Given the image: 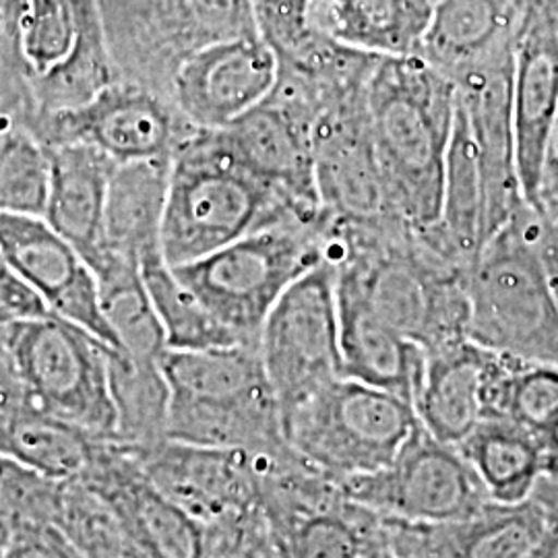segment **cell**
Here are the masks:
<instances>
[{
    "label": "cell",
    "instance_id": "1",
    "mask_svg": "<svg viewBox=\"0 0 558 558\" xmlns=\"http://www.w3.org/2000/svg\"><path fill=\"white\" fill-rule=\"evenodd\" d=\"M366 114L393 220L439 221L458 117V87L418 54H383L366 87Z\"/></svg>",
    "mask_w": 558,
    "mask_h": 558
},
{
    "label": "cell",
    "instance_id": "2",
    "mask_svg": "<svg viewBox=\"0 0 558 558\" xmlns=\"http://www.w3.org/2000/svg\"><path fill=\"white\" fill-rule=\"evenodd\" d=\"M323 216L253 170L221 129H195L170 160L161 253L179 267L260 230Z\"/></svg>",
    "mask_w": 558,
    "mask_h": 558
},
{
    "label": "cell",
    "instance_id": "3",
    "mask_svg": "<svg viewBox=\"0 0 558 558\" xmlns=\"http://www.w3.org/2000/svg\"><path fill=\"white\" fill-rule=\"evenodd\" d=\"M160 366L170 391L166 439L248 453L290 449L259 345L166 350Z\"/></svg>",
    "mask_w": 558,
    "mask_h": 558
},
{
    "label": "cell",
    "instance_id": "4",
    "mask_svg": "<svg viewBox=\"0 0 558 558\" xmlns=\"http://www.w3.org/2000/svg\"><path fill=\"white\" fill-rule=\"evenodd\" d=\"M470 339L502 356L558 366V302L525 205L480 251L468 276Z\"/></svg>",
    "mask_w": 558,
    "mask_h": 558
},
{
    "label": "cell",
    "instance_id": "5",
    "mask_svg": "<svg viewBox=\"0 0 558 558\" xmlns=\"http://www.w3.org/2000/svg\"><path fill=\"white\" fill-rule=\"evenodd\" d=\"M0 356L27 408L114 440L112 348L101 339L57 315L9 320L0 325Z\"/></svg>",
    "mask_w": 558,
    "mask_h": 558
},
{
    "label": "cell",
    "instance_id": "6",
    "mask_svg": "<svg viewBox=\"0 0 558 558\" xmlns=\"http://www.w3.org/2000/svg\"><path fill=\"white\" fill-rule=\"evenodd\" d=\"M327 259V216L288 221L172 267L205 308L244 343L260 329L286 290Z\"/></svg>",
    "mask_w": 558,
    "mask_h": 558
},
{
    "label": "cell",
    "instance_id": "7",
    "mask_svg": "<svg viewBox=\"0 0 558 558\" xmlns=\"http://www.w3.org/2000/svg\"><path fill=\"white\" fill-rule=\"evenodd\" d=\"M418 426L410 401L343 377L292 410L283 435L300 458L341 484L389 465Z\"/></svg>",
    "mask_w": 558,
    "mask_h": 558
},
{
    "label": "cell",
    "instance_id": "8",
    "mask_svg": "<svg viewBox=\"0 0 558 558\" xmlns=\"http://www.w3.org/2000/svg\"><path fill=\"white\" fill-rule=\"evenodd\" d=\"M100 7L117 77L168 100L180 64L203 46L259 34L251 0H100Z\"/></svg>",
    "mask_w": 558,
    "mask_h": 558
},
{
    "label": "cell",
    "instance_id": "9",
    "mask_svg": "<svg viewBox=\"0 0 558 558\" xmlns=\"http://www.w3.org/2000/svg\"><path fill=\"white\" fill-rule=\"evenodd\" d=\"M259 352L281 422L300 403L343 379L338 274L329 260L296 279L278 300L260 329Z\"/></svg>",
    "mask_w": 558,
    "mask_h": 558
},
{
    "label": "cell",
    "instance_id": "10",
    "mask_svg": "<svg viewBox=\"0 0 558 558\" xmlns=\"http://www.w3.org/2000/svg\"><path fill=\"white\" fill-rule=\"evenodd\" d=\"M341 488L383 518L420 523L461 521L490 502L458 447L433 437L422 422L389 465L343 480Z\"/></svg>",
    "mask_w": 558,
    "mask_h": 558
},
{
    "label": "cell",
    "instance_id": "11",
    "mask_svg": "<svg viewBox=\"0 0 558 558\" xmlns=\"http://www.w3.org/2000/svg\"><path fill=\"white\" fill-rule=\"evenodd\" d=\"M122 447L161 495L205 530H230L265 518L255 453L172 439Z\"/></svg>",
    "mask_w": 558,
    "mask_h": 558
},
{
    "label": "cell",
    "instance_id": "12",
    "mask_svg": "<svg viewBox=\"0 0 558 558\" xmlns=\"http://www.w3.org/2000/svg\"><path fill=\"white\" fill-rule=\"evenodd\" d=\"M32 129L46 147L83 143L117 163L170 160L195 131L166 96L120 80L75 108L36 117Z\"/></svg>",
    "mask_w": 558,
    "mask_h": 558
},
{
    "label": "cell",
    "instance_id": "13",
    "mask_svg": "<svg viewBox=\"0 0 558 558\" xmlns=\"http://www.w3.org/2000/svg\"><path fill=\"white\" fill-rule=\"evenodd\" d=\"M278 80V57L260 34L203 46L180 64L170 100L195 129H223L265 100Z\"/></svg>",
    "mask_w": 558,
    "mask_h": 558
},
{
    "label": "cell",
    "instance_id": "14",
    "mask_svg": "<svg viewBox=\"0 0 558 558\" xmlns=\"http://www.w3.org/2000/svg\"><path fill=\"white\" fill-rule=\"evenodd\" d=\"M0 244L48 311L94 333L122 352L119 338L104 315L100 286L80 251L38 216L0 214Z\"/></svg>",
    "mask_w": 558,
    "mask_h": 558
},
{
    "label": "cell",
    "instance_id": "15",
    "mask_svg": "<svg viewBox=\"0 0 558 558\" xmlns=\"http://www.w3.org/2000/svg\"><path fill=\"white\" fill-rule=\"evenodd\" d=\"M513 64L515 52L453 81L478 158L486 240L527 205L518 172Z\"/></svg>",
    "mask_w": 558,
    "mask_h": 558
},
{
    "label": "cell",
    "instance_id": "16",
    "mask_svg": "<svg viewBox=\"0 0 558 558\" xmlns=\"http://www.w3.org/2000/svg\"><path fill=\"white\" fill-rule=\"evenodd\" d=\"M558 117V0H523L513 64V122L523 197L538 207L546 145Z\"/></svg>",
    "mask_w": 558,
    "mask_h": 558
},
{
    "label": "cell",
    "instance_id": "17",
    "mask_svg": "<svg viewBox=\"0 0 558 558\" xmlns=\"http://www.w3.org/2000/svg\"><path fill=\"white\" fill-rule=\"evenodd\" d=\"M315 180L327 220L338 223L393 220L371 137L366 92L319 120L315 129Z\"/></svg>",
    "mask_w": 558,
    "mask_h": 558
},
{
    "label": "cell",
    "instance_id": "18",
    "mask_svg": "<svg viewBox=\"0 0 558 558\" xmlns=\"http://www.w3.org/2000/svg\"><path fill=\"white\" fill-rule=\"evenodd\" d=\"M81 480L117 509L151 557L211 558L209 532L166 499L119 442L100 440Z\"/></svg>",
    "mask_w": 558,
    "mask_h": 558
},
{
    "label": "cell",
    "instance_id": "19",
    "mask_svg": "<svg viewBox=\"0 0 558 558\" xmlns=\"http://www.w3.org/2000/svg\"><path fill=\"white\" fill-rule=\"evenodd\" d=\"M523 0H435L418 54L456 81L515 52Z\"/></svg>",
    "mask_w": 558,
    "mask_h": 558
},
{
    "label": "cell",
    "instance_id": "20",
    "mask_svg": "<svg viewBox=\"0 0 558 558\" xmlns=\"http://www.w3.org/2000/svg\"><path fill=\"white\" fill-rule=\"evenodd\" d=\"M338 313L343 377L391 391L414 405L424 379L426 352L339 279Z\"/></svg>",
    "mask_w": 558,
    "mask_h": 558
},
{
    "label": "cell",
    "instance_id": "21",
    "mask_svg": "<svg viewBox=\"0 0 558 558\" xmlns=\"http://www.w3.org/2000/svg\"><path fill=\"white\" fill-rule=\"evenodd\" d=\"M497 360L472 339L426 354L414 410L433 437L458 447L478 426Z\"/></svg>",
    "mask_w": 558,
    "mask_h": 558
},
{
    "label": "cell",
    "instance_id": "22",
    "mask_svg": "<svg viewBox=\"0 0 558 558\" xmlns=\"http://www.w3.org/2000/svg\"><path fill=\"white\" fill-rule=\"evenodd\" d=\"M221 133L253 170L302 205L323 211L315 180V131L308 122L265 98Z\"/></svg>",
    "mask_w": 558,
    "mask_h": 558
},
{
    "label": "cell",
    "instance_id": "23",
    "mask_svg": "<svg viewBox=\"0 0 558 558\" xmlns=\"http://www.w3.org/2000/svg\"><path fill=\"white\" fill-rule=\"evenodd\" d=\"M50 195L44 211L94 269L104 257V207L117 161L83 143L50 145Z\"/></svg>",
    "mask_w": 558,
    "mask_h": 558
},
{
    "label": "cell",
    "instance_id": "24",
    "mask_svg": "<svg viewBox=\"0 0 558 558\" xmlns=\"http://www.w3.org/2000/svg\"><path fill=\"white\" fill-rule=\"evenodd\" d=\"M170 160L126 161L114 166L104 207V257L114 255L141 267L143 260L163 255L161 220Z\"/></svg>",
    "mask_w": 558,
    "mask_h": 558
},
{
    "label": "cell",
    "instance_id": "25",
    "mask_svg": "<svg viewBox=\"0 0 558 558\" xmlns=\"http://www.w3.org/2000/svg\"><path fill=\"white\" fill-rule=\"evenodd\" d=\"M474 468L488 499L518 505L530 499L544 478H557L546 449L511 420L482 418L458 445Z\"/></svg>",
    "mask_w": 558,
    "mask_h": 558
},
{
    "label": "cell",
    "instance_id": "26",
    "mask_svg": "<svg viewBox=\"0 0 558 558\" xmlns=\"http://www.w3.org/2000/svg\"><path fill=\"white\" fill-rule=\"evenodd\" d=\"M442 257L472 269L486 244L484 189L480 179L478 158L465 117L459 108L456 131L445 166L439 221L420 230Z\"/></svg>",
    "mask_w": 558,
    "mask_h": 558
},
{
    "label": "cell",
    "instance_id": "27",
    "mask_svg": "<svg viewBox=\"0 0 558 558\" xmlns=\"http://www.w3.org/2000/svg\"><path fill=\"white\" fill-rule=\"evenodd\" d=\"M435 0H315L313 25L375 54H414Z\"/></svg>",
    "mask_w": 558,
    "mask_h": 558
},
{
    "label": "cell",
    "instance_id": "28",
    "mask_svg": "<svg viewBox=\"0 0 558 558\" xmlns=\"http://www.w3.org/2000/svg\"><path fill=\"white\" fill-rule=\"evenodd\" d=\"M98 445L89 433L27 405L0 418V456L57 482L85 476Z\"/></svg>",
    "mask_w": 558,
    "mask_h": 558
},
{
    "label": "cell",
    "instance_id": "29",
    "mask_svg": "<svg viewBox=\"0 0 558 558\" xmlns=\"http://www.w3.org/2000/svg\"><path fill=\"white\" fill-rule=\"evenodd\" d=\"M511 420L546 449L558 478V366L499 354L484 418Z\"/></svg>",
    "mask_w": 558,
    "mask_h": 558
},
{
    "label": "cell",
    "instance_id": "30",
    "mask_svg": "<svg viewBox=\"0 0 558 558\" xmlns=\"http://www.w3.org/2000/svg\"><path fill=\"white\" fill-rule=\"evenodd\" d=\"M141 276L160 319L168 350L248 345L205 308V304L180 281L163 255L143 260Z\"/></svg>",
    "mask_w": 558,
    "mask_h": 558
},
{
    "label": "cell",
    "instance_id": "31",
    "mask_svg": "<svg viewBox=\"0 0 558 558\" xmlns=\"http://www.w3.org/2000/svg\"><path fill=\"white\" fill-rule=\"evenodd\" d=\"M50 151L21 112L0 106V214L44 218Z\"/></svg>",
    "mask_w": 558,
    "mask_h": 558
},
{
    "label": "cell",
    "instance_id": "32",
    "mask_svg": "<svg viewBox=\"0 0 558 558\" xmlns=\"http://www.w3.org/2000/svg\"><path fill=\"white\" fill-rule=\"evenodd\" d=\"M15 50L32 94L77 59L80 23L66 0H23L15 25Z\"/></svg>",
    "mask_w": 558,
    "mask_h": 558
},
{
    "label": "cell",
    "instance_id": "33",
    "mask_svg": "<svg viewBox=\"0 0 558 558\" xmlns=\"http://www.w3.org/2000/svg\"><path fill=\"white\" fill-rule=\"evenodd\" d=\"M112 396L117 405V437L112 442L141 447L166 439L170 391L160 360H140L112 350Z\"/></svg>",
    "mask_w": 558,
    "mask_h": 558
},
{
    "label": "cell",
    "instance_id": "34",
    "mask_svg": "<svg viewBox=\"0 0 558 558\" xmlns=\"http://www.w3.org/2000/svg\"><path fill=\"white\" fill-rule=\"evenodd\" d=\"M54 527L83 558H154L117 509L81 478L62 482Z\"/></svg>",
    "mask_w": 558,
    "mask_h": 558
},
{
    "label": "cell",
    "instance_id": "35",
    "mask_svg": "<svg viewBox=\"0 0 558 558\" xmlns=\"http://www.w3.org/2000/svg\"><path fill=\"white\" fill-rule=\"evenodd\" d=\"M263 40L274 52H283L306 38L313 25L315 0H251Z\"/></svg>",
    "mask_w": 558,
    "mask_h": 558
},
{
    "label": "cell",
    "instance_id": "36",
    "mask_svg": "<svg viewBox=\"0 0 558 558\" xmlns=\"http://www.w3.org/2000/svg\"><path fill=\"white\" fill-rule=\"evenodd\" d=\"M0 313L4 320L34 319L52 315L36 290L21 278L0 244Z\"/></svg>",
    "mask_w": 558,
    "mask_h": 558
},
{
    "label": "cell",
    "instance_id": "37",
    "mask_svg": "<svg viewBox=\"0 0 558 558\" xmlns=\"http://www.w3.org/2000/svg\"><path fill=\"white\" fill-rule=\"evenodd\" d=\"M4 558H83L57 527L15 532L7 539Z\"/></svg>",
    "mask_w": 558,
    "mask_h": 558
},
{
    "label": "cell",
    "instance_id": "38",
    "mask_svg": "<svg viewBox=\"0 0 558 558\" xmlns=\"http://www.w3.org/2000/svg\"><path fill=\"white\" fill-rule=\"evenodd\" d=\"M536 216L539 253L558 302V195L539 201Z\"/></svg>",
    "mask_w": 558,
    "mask_h": 558
},
{
    "label": "cell",
    "instance_id": "39",
    "mask_svg": "<svg viewBox=\"0 0 558 558\" xmlns=\"http://www.w3.org/2000/svg\"><path fill=\"white\" fill-rule=\"evenodd\" d=\"M553 195H558V117L555 120L548 145H546L544 168H542V184H539V201L553 197Z\"/></svg>",
    "mask_w": 558,
    "mask_h": 558
},
{
    "label": "cell",
    "instance_id": "40",
    "mask_svg": "<svg viewBox=\"0 0 558 558\" xmlns=\"http://www.w3.org/2000/svg\"><path fill=\"white\" fill-rule=\"evenodd\" d=\"M265 558H288L286 557V553L281 550V546L278 544V539H276V536H274V546L269 548V553L265 555Z\"/></svg>",
    "mask_w": 558,
    "mask_h": 558
},
{
    "label": "cell",
    "instance_id": "41",
    "mask_svg": "<svg viewBox=\"0 0 558 558\" xmlns=\"http://www.w3.org/2000/svg\"><path fill=\"white\" fill-rule=\"evenodd\" d=\"M7 539H9V536H0V558H4V550H7Z\"/></svg>",
    "mask_w": 558,
    "mask_h": 558
},
{
    "label": "cell",
    "instance_id": "42",
    "mask_svg": "<svg viewBox=\"0 0 558 558\" xmlns=\"http://www.w3.org/2000/svg\"><path fill=\"white\" fill-rule=\"evenodd\" d=\"M2 323H7V320H4V317H2V313H0V325H2Z\"/></svg>",
    "mask_w": 558,
    "mask_h": 558
}]
</instances>
